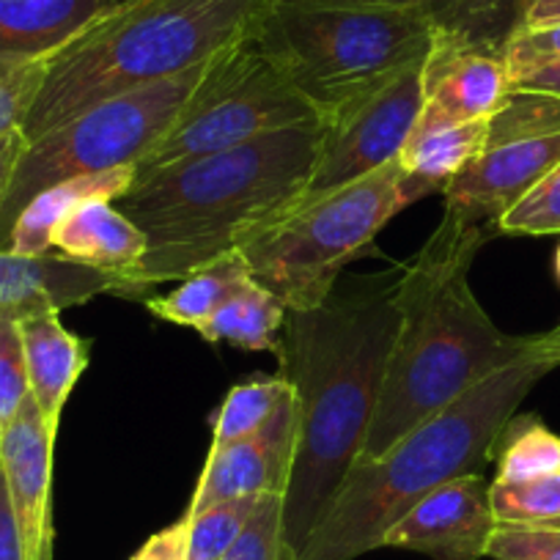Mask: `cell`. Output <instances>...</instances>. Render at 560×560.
Returning <instances> with one entry per match:
<instances>
[{
    "label": "cell",
    "instance_id": "3",
    "mask_svg": "<svg viewBox=\"0 0 560 560\" xmlns=\"http://www.w3.org/2000/svg\"><path fill=\"white\" fill-rule=\"evenodd\" d=\"M494 231L498 225L445 207L443 223L393 287L398 332L360 454L365 459L385 454L536 341L500 330L470 289L472 261Z\"/></svg>",
    "mask_w": 560,
    "mask_h": 560
},
{
    "label": "cell",
    "instance_id": "7",
    "mask_svg": "<svg viewBox=\"0 0 560 560\" xmlns=\"http://www.w3.org/2000/svg\"><path fill=\"white\" fill-rule=\"evenodd\" d=\"M415 201L401 163L393 160L352 185L300 198L298 207L253 236L242 256L253 280L289 311L316 308L332 294L341 269Z\"/></svg>",
    "mask_w": 560,
    "mask_h": 560
},
{
    "label": "cell",
    "instance_id": "40",
    "mask_svg": "<svg viewBox=\"0 0 560 560\" xmlns=\"http://www.w3.org/2000/svg\"><path fill=\"white\" fill-rule=\"evenodd\" d=\"M308 3H330V7H423L434 18L443 0H308Z\"/></svg>",
    "mask_w": 560,
    "mask_h": 560
},
{
    "label": "cell",
    "instance_id": "11",
    "mask_svg": "<svg viewBox=\"0 0 560 560\" xmlns=\"http://www.w3.org/2000/svg\"><path fill=\"white\" fill-rule=\"evenodd\" d=\"M420 83L423 113L448 121H487L511 91L503 45L438 25Z\"/></svg>",
    "mask_w": 560,
    "mask_h": 560
},
{
    "label": "cell",
    "instance_id": "22",
    "mask_svg": "<svg viewBox=\"0 0 560 560\" xmlns=\"http://www.w3.org/2000/svg\"><path fill=\"white\" fill-rule=\"evenodd\" d=\"M287 311V305L280 303L269 289L250 278L209 316V322L198 332L209 343L229 341L247 352L278 354Z\"/></svg>",
    "mask_w": 560,
    "mask_h": 560
},
{
    "label": "cell",
    "instance_id": "19",
    "mask_svg": "<svg viewBox=\"0 0 560 560\" xmlns=\"http://www.w3.org/2000/svg\"><path fill=\"white\" fill-rule=\"evenodd\" d=\"M52 250L69 261L116 275L121 283L147 256V236L113 201H89L58 225Z\"/></svg>",
    "mask_w": 560,
    "mask_h": 560
},
{
    "label": "cell",
    "instance_id": "4",
    "mask_svg": "<svg viewBox=\"0 0 560 560\" xmlns=\"http://www.w3.org/2000/svg\"><path fill=\"white\" fill-rule=\"evenodd\" d=\"M560 365V325L536 332L522 358L462 393L382 456H360L300 549L303 560H358L382 547L385 533L443 483L481 476L494 443L527 393Z\"/></svg>",
    "mask_w": 560,
    "mask_h": 560
},
{
    "label": "cell",
    "instance_id": "34",
    "mask_svg": "<svg viewBox=\"0 0 560 560\" xmlns=\"http://www.w3.org/2000/svg\"><path fill=\"white\" fill-rule=\"evenodd\" d=\"M560 58V23L541 25V28H514L503 42V61L509 69V80L520 78L527 69Z\"/></svg>",
    "mask_w": 560,
    "mask_h": 560
},
{
    "label": "cell",
    "instance_id": "29",
    "mask_svg": "<svg viewBox=\"0 0 560 560\" xmlns=\"http://www.w3.org/2000/svg\"><path fill=\"white\" fill-rule=\"evenodd\" d=\"M223 560H303L287 538L280 494H269L258 503L256 514Z\"/></svg>",
    "mask_w": 560,
    "mask_h": 560
},
{
    "label": "cell",
    "instance_id": "14",
    "mask_svg": "<svg viewBox=\"0 0 560 560\" xmlns=\"http://www.w3.org/2000/svg\"><path fill=\"white\" fill-rule=\"evenodd\" d=\"M56 429L47 427L34 396L0 432V470L23 538L25 560H52V448Z\"/></svg>",
    "mask_w": 560,
    "mask_h": 560
},
{
    "label": "cell",
    "instance_id": "10",
    "mask_svg": "<svg viewBox=\"0 0 560 560\" xmlns=\"http://www.w3.org/2000/svg\"><path fill=\"white\" fill-rule=\"evenodd\" d=\"M420 69L423 61L393 74L390 80L322 118L319 154L303 198L352 185L398 160L423 110Z\"/></svg>",
    "mask_w": 560,
    "mask_h": 560
},
{
    "label": "cell",
    "instance_id": "1",
    "mask_svg": "<svg viewBox=\"0 0 560 560\" xmlns=\"http://www.w3.org/2000/svg\"><path fill=\"white\" fill-rule=\"evenodd\" d=\"M319 138L322 121L300 124L138 176L116 207L143 231L147 256L116 294L138 298L242 253L305 196Z\"/></svg>",
    "mask_w": 560,
    "mask_h": 560
},
{
    "label": "cell",
    "instance_id": "23",
    "mask_svg": "<svg viewBox=\"0 0 560 560\" xmlns=\"http://www.w3.org/2000/svg\"><path fill=\"white\" fill-rule=\"evenodd\" d=\"M250 278L253 275L245 256L234 253V256L220 258V261L192 272L190 278L179 280V287L165 298H149L147 308L158 319L171 322V325L201 330L209 316Z\"/></svg>",
    "mask_w": 560,
    "mask_h": 560
},
{
    "label": "cell",
    "instance_id": "32",
    "mask_svg": "<svg viewBox=\"0 0 560 560\" xmlns=\"http://www.w3.org/2000/svg\"><path fill=\"white\" fill-rule=\"evenodd\" d=\"M47 58L25 63H0V135L23 129L25 116L45 83Z\"/></svg>",
    "mask_w": 560,
    "mask_h": 560
},
{
    "label": "cell",
    "instance_id": "8",
    "mask_svg": "<svg viewBox=\"0 0 560 560\" xmlns=\"http://www.w3.org/2000/svg\"><path fill=\"white\" fill-rule=\"evenodd\" d=\"M209 61L163 83L91 105L61 127L31 140L0 207V250H9L14 220L42 190L74 176L135 168L179 116L185 102L207 74Z\"/></svg>",
    "mask_w": 560,
    "mask_h": 560
},
{
    "label": "cell",
    "instance_id": "17",
    "mask_svg": "<svg viewBox=\"0 0 560 560\" xmlns=\"http://www.w3.org/2000/svg\"><path fill=\"white\" fill-rule=\"evenodd\" d=\"M132 0H0V63L42 61Z\"/></svg>",
    "mask_w": 560,
    "mask_h": 560
},
{
    "label": "cell",
    "instance_id": "24",
    "mask_svg": "<svg viewBox=\"0 0 560 560\" xmlns=\"http://www.w3.org/2000/svg\"><path fill=\"white\" fill-rule=\"evenodd\" d=\"M289 393H292V387H289L283 374L253 376V380L231 387L212 420V445H209V451L229 448L240 440L253 438L258 429L267 427L280 404L287 401Z\"/></svg>",
    "mask_w": 560,
    "mask_h": 560
},
{
    "label": "cell",
    "instance_id": "31",
    "mask_svg": "<svg viewBox=\"0 0 560 560\" xmlns=\"http://www.w3.org/2000/svg\"><path fill=\"white\" fill-rule=\"evenodd\" d=\"M28 396L31 382L20 319L0 311V432L18 418Z\"/></svg>",
    "mask_w": 560,
    "mask_h": 560
},
{
    "label": "cell",
    "instance_id": "6",
    "mask_svg": "<svg viewBox=\"0 0 560 560\" xmlns=\"http://www.w3.org/2000/svg\"><path fill=\"white\" fill-rule=\"evenodd\" d=\"M438 20L423 7H330L275 0L256 45L314 105L319 121L427 58Z\"/></svg>",
    "mask_w": 560,
    "mask_h": 560
},
{
    "label": "cell",
    "instance_id": "28",
    "mask_svg": "<svg viewBox=\"0 0 560 560\" xmlns=\"http://www.w3.org/2000/svg\"><path fill=\"white\" fill-rule=\"evenodd\" d=\"M549 132H560V96L538 94V91H509L500 110L489 118L487 149Z\"/></svg>",
    "mask_w": 560,
    "mask_h": 560
},
{
    "label": "cell",
    "instance_id": "20",
    "mask_svg": "<svg viewBox=\"0 0 560 560\" xmlns=\"http://www.w3.org/2000/svg\"><path fill=\"white\" fill-rule=\"evenodd\" d=\"M487 132L489 118L487 121H448V118L420 110L398 154V163L418 201L434 190L443 192V187L487 149Z\"/></svg>",
    "mask_w": 560,
    "mask_h": 560
},
{
    "label": "cell",
    "instance_id": "5",
    "mask_svg": "<svg viewBox=\"0 0 560 560\" xmlns=\"http://www.w3.org/2000/svg\"><path fill=\"white\" fill-rule=\"evenodd\" d=\"M275 0H132L47 58L23 121L42 138L91 105L176 78L256 31Z\"/></svg>",
    "mask_w": 560,
    "mask_h": 560
},
{
    "label": "cell",
    "instance_id": "9",
    "mask_svg": "<svg viewBox=\"0 0 560 560\" xmlns=\"http://www.w3.org/2000/svg\"><path fill=\"white\" fill-rule=\"evenodd\" d=\"M300 124H319V113L250 34L209 61L179 116L135 165V179Z\"/></svg>",
    "mask_w": 560,
    "mask_h": 560
},
{
    "label": "cell",
    "instance_id": "27",
    "mask_svg": "<svg viewBox=\"0 0 560 560\" xmlns=\"http://www.w3.org/2000/svg\"><path fill=\"white\" fill-rule=\"evenodd\" d=\"M269 498V494H267ZM264 498H240L187 516L185 560H223Z\"/></svg>",
    "mask_w": 560,
    "mask_h": 560
},
{
    "label": "cell",
    "instance_id": "18",
    "mask_svg": "<svg viewBox=\"0 0 560 560\" xmlns=\"http://www.w3.org/2000/svg\"><path fill=\"white\" fill-rule=\"evenodd\" d=\"M31 396L47 427H61V412L89 363V347L61 325L58 311L20 319Z\"/></svg>",
    "mask_w": 560,
    "mask_h": 560
},
{
    "label": "cell",
    "instance_id": "33",
    "mask_svg": "<svg viewBox=\"0 0 560 560\" xmlns=\"http://www.w3.org/2000/svg\"><path fill=\"white\" fill-rule=\"evenodd\" d=\"M487 558L560 560V525H498Z\"/></svg>",
    "mask_w": 560,
    "mask_h": 560
},
{
    "label": "cell",
    "instance_id": "2",
    "mask_svg": "<svg viewBox=\"0 0 560 560\" xmlns=\"http://www.w3.org/2000/svg\"><path fill=\"white\" fill-rule=\"evenodd\" d=\"M396 332L393 287L287 311L278 360L298 407V448L283 527L298 552L363 454Z\"/></svg>",
    "mask_w": 560,
    "mask_h": 560
},
{
    "label": "cell",
    "instance_id": "12",
    "mask_svg": "<svg viewBox=\"0 0 560 560\" xmlns=\"http://www.w3.org/2000/svg\"><path fill=\"white\" fill-rule=\"evenodd\" d=\"M498 527L489 483L462 476L420 498L382 538V547L412 549L432 560H481Z\"/></svg>",
    "mask_w": 560,
    "mask_h": 560
},
{
    "label": "cell",
    "instance_id": "39",
    "mask_svg": "<svg viewBox=\"0 0 560 560\" xmlns=\"http://www.w3.org/2000/svg\"><path fill=\"white\" fill-rule=\"evenodd\" d=\"M552 23H560V0H527L516 28H541Z\"/></svg>",
    "mask_w": 560,
    "mask_h": 560
},
{
    "label": "cell",
    "instance_id": "21",
    "mask_svg": "<svg viewBox=\"0 0 560 560\" xmlns=\"http://www.w3.org/2000/svg\"><path fill=\"white\" fill-rule=\"evenodd\" d=\"M135 168H113L100 174L74 176L47 187L25 203L9 236V250L20 256H45L52 253V234L78 207L89 201L116 203L132 187Z\"/></svg>",
    "mask_w": 560,
    "mask_h": 560
},
{
    "label": "cell",
    "instance_id": "30",
    "mask_svg": "<svg viewBox=\"0 0 560 560\" xmlns=\"http://www.w3.org/2000/svg\"><path fill=\"white\" fill-rule=\"evenodd\" d=\"M498 231L525 236L560 234V165H555L498 220Z\"/></svg>",
    "mask_w": 560,
    "mask_h": 560
},
{
    "label": "cell",
    "instance_id": "41",
    "mask_svg": "<svg viewBox=\"0 0 560 560\" xmlns=\"http://www.w3.org/2000/svg\"><path fill=\"white\" fill-rule=\"evenodd\" d=\"M525 3H527V0H514V9H516V20H520V12H522V9H525Z\"/></svg>",
    "mask_w": 560,
    "mask_h": 560
},
{
    "label": "cell",
    "instance_id": "16",
    "mask_svg": "<svg viewBox=\"0 0 560 560\" xmlns=\"http://www.w3.org/2000/svg\"><path fill=\"white\" fill-rule=\"evenodd\" d=\"M118 278L85 264L69 261L56 250L45 256H20L0 250V311L18 319L45 311L83 305L100 294H116Z\"/></svg>",
    "mask_w": 560,
    "mask_h": 560
},
{
    "label": "cell",
    "instance_id": "35",
    "mask_svg": "<svg viewBox=\"0 0 560 560\" xmlns=\"http://www.w3.org/2000/svg\"><path fill=\"white\" fill-rule=\"evenodd\" d=\"M185 541H187V516L165 530L154 533L132 560H185Z\"/></svg>",
    "mask_w": 560,
    "mask_h": 560
},
{
    "label": "cell",
    "instance_id": "36",
    "mask_svg": "<svg viewBox=\"0 0 560 560\" xmlns=\"http://www.w3.org/2000/svg\"><path fill=\"white\" fill-rule=\"evenodd\" d=\"M0 560H25L23 538H20L18 520H14L3 470H0Z\"/></svg>",
    "mask_w": 560,
    "mask_h": 560
},
{
    "label": "cell",
    "instance_id": "38",
    "mask_svg": "<svg viewBox=\"0 0 560 560\" xmlns=\"http://www.w3.org/2000/svg\"><path fill=\"white\" fill-rule=\"evenodd\" d=\"M511 91H538V94L560 96V58L522 72L520 78L511 80Z\"/></svg>",
    "mask_w": 560,
    "mask_h": 560
},
{
    "label": "cell",
    "instance_id": "13",
    "mask_svg": "<svg viewBox=\"0 0 560 560\" xmlns=\"http://www.w3.org/2000/svg\"><path fill=\"white\" fill-rule=\"evenodd\" d=\"M298 448V407L289 393L278 412L253 438L229 448L209 451L198 487L192 492L187 516L201 514L212 505L240 498L287 494Z\"/></svg>",
    "mask_w": 560,
    "mask_h": 560
},
{
    "label": "cell",
    "instance_id": "37",
    "mask_svg": "<svg viewBox=\"0 0 560 560\" xmlns=\"http://www.w3.org/2000/svg\"><path fill=\"white\" fill-rule=\"evenodd\" d=\"M25 149H28V138L23 135V129H12V132L0 135V207H3V198H7L9 185H12L14 168H18Z\"/></svg>",
    "mask_w": 560,
    "mask_h": 560
},
{
    "label": "cell",
    "instance_id": "15",
    "mask_svg": "<svg viewBox=\"0 0 560 560\" xmlns=\"http://www.w3.org/2000/svg\"><path fill=\"white\" fill-rule=\"evenodd\" d=\"M560 165V132L483 149L443 187L445 207L498 225V220Z\"/></svg>",
    "mask_w": 560,
    "mask_h": 560
},
{
    "label": "cell",
    "instance_id": "42",
    "mask_svg": "<svg viewBox=\"0 0 560 560\" xmlns=\"http://www.w3.org/2000/svg\"><path fill=\"white\" fill-rule=\"evenodd\" d=\"M555 272H558V278H560V245H558V250H555Z\"/></svg>",
    "mask_w": 560,
    "mask_h": 560
},
{
    "label": "cell",
    "instance_id": "26",
    "mask_svg": "<svg viewBox=\"0 0 560 560\" xmlns=\"http://www.w3.org/2000/svg\"><path fill=\"white\" fill-rule=\"evenodd\" d=\"M498 525H560V470L527 481L489 483Z\"/></svg>",
    "mask_w": 560,
    "mask_h": 560
},
{
    "label": "cell",
    "instance_id": "25",
    "mask_svg": "<svg viewBox=\"0 0 560 560\" xmlns=\"http://www.w3.org/2000/svg\"><path fill=\"white\" fill-rule=\"evenodd\" d=\"M498 476L494 481H527L560 470V438L536 415H514L494 443Z\"/></svg>",
    "mask_w": 560,
    "mask_h": 560
}]
</instances>
